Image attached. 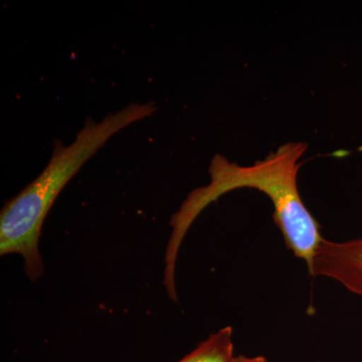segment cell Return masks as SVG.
<instances>
[{"mask_svg": "<svg viewBox=\"0 0 362 362\" xmlns=\"http://www.w3.org/2000/svg\"><path fill=\"white\" fill-rule=\"evenodd\" d=\"M307 144L289 142L254 165L240 166L225 156H216L209 165L211 182L192 190L178 211L171 216L173 228L164 257V287L175 289V265L185 235L202 211L223 194L239 188H255L270 199L273 220L295 257L304 259L313 277L314 259L324 238L321 228L307 209L298 189L299 160Z\"/></svg>", "mask_w": 362, "mask_h": 362, "instance_id": "6da1fadb", "label": "cell"}, {"mask_svg": "<svg viewBox=\"0 0 362 362\" xmlns=\"http://www.w3.org/2000/svg\"><path fill=\"white\" fill-rule=\"evenodd\" d=\"M156 111L154 102H135L109 114L100 122L88 118L69 146L54 142L51 159L44 170L2 207L0 255L23 256L28 279L37 280L45 271L39 247L40 232L49 209L66 183L111 137Z\"/></svg>", "mask_w": 362, "mask_h": 362, "instance_id": "7a4b0ae2", "label": "cell"}, {"mask_svg": "<svg viewBox=\"0 0 362 362\" xmlns=\"http://www.w3.org/2000/svg\"><path fill=\"white\" fill-rule=\"evenodd\" d=\"M337 281L362 297V238L332 242L322 240L314 259L313 277Z\"/></svg>", "mask_w": 362, "mask_h": 362, "instance_id": "3957f363", "label": "cell"}, {"mask_svg": "<svg viewBox=\"0 0 362 362\" xmlns=\"http://www.w3.org/2000/svg\"><path fill=\"white\" fill-rule=\"evenodd\" d=\"M233 328L226 326L176 362H233Z\"/></svg>", "mask_w": 362, "mask_h": 362, "instance_id": "277c9868", "label": "cell"}, {"mask_svg": "<svg viewBox=\"0 0 362 362\" xmlns=\"http://www.w3.org/2000/svg\"><path fill=\"white\" fill-rule=\"evenodd\" d=\"M233 362H268V361H267L265 356L247 357L239 356L233 357Z\"/></svg>", "mask_w": 362, "mask_h": 362, "instance_id": "5b68a950", "label": "cell"}]
</instances>
